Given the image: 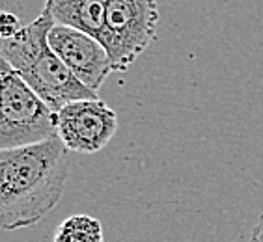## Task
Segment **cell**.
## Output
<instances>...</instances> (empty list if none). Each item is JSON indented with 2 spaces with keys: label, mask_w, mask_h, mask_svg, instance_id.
<instances>
[{
  "label": "cell",
  "mask_w": 263,
  "mask_h": 242,
  "mask_svg": "<svg viewBox=\"0 0 263 242\" xmlns=\"http://www.w3.org/2000/svg\"><path fill=\"white\" fill-rule=\"evenodd\" d=\"M52 242H105L103 224L90 214H73L56 227Z\"/></svg>",
  "instance_id": "8"
},
{
  "label": "cell",
  "mask_w": 263,
  "mask_h": 242,
  "mask_svg": "<svg viewBox=\"0 0 263 242\" xmlns=\"http://www.w3.org/2000/svg\"><path fill=\"white\" fill-rule=\"evenodd\" d=\"M250 242H263V216L258 220V224L254 226L252 237H250Z\"/></svg>",
  "instance_id": "10"
},
{
  "label": "cell",
  "mask_w": 263,
  "mask_h": 242,
  "mask_svg": "<svg viewBox=\"0 0 263 242\" xmlns=\"http://www.w3.org/2000/svg\"><path fill=\"white\" fill-rule=\"evenodd\" d=\"M58 136L56 112L8 62L0 60V149L32 146Z\"/></svg>",
  "instance_id": "3"
},
{
  "label": "cell",
  "mask_w": 263,
  "mask_h": 242,
  "mask_svg": "<svg viewBox=\"0 0 263 242\" xmlns=\"http://www.w3.org/2000/svg\"><path fill=\"white\" fill-rule=\"evenodd\" d=\"M69 149L58 136L0 149V226L32 227L58 205L69 177Z\"/></svg>",
  "instance_id": "1"
},
{
  "label": "cell",
  "mask_w": 263,
  "mask_h": 242,
  "mask_svg": "<svg viewBox=\"0 0 263 242\" xmlns=\"http://www.w3.org/2000/svg\"><path fill=\"white\" fill-rule=\"evenodd\" d=\"M157 0H110L101 43L110 54L112 71H127L157 35Z\"/></svg>",
  "instance_id": "4"
},
{
  "label": "cell",
  "mask_w": 263,
  "mask_h": 242,
  "mask_svg": "<svg viewBox=\"0 0 263 242\" xmlns=\"http://www.w3.org/2000/svg\"><path fill=\"white\" fill-rule=\"evenodd\" d=\"M52 51L86 88L99 91L112 71L110 54L101 41L71 26L54 25L49 34Z\"/></svg>",
  "instance_id": "6"
},
{
  "label": "cell",
  "mask_w": 263,
  "mask_h": 242,
  "mask_svg": "<svg viewBox=\"0 0 263 242\" xmlns=\"http://www.w3.org/2000/svg\"><path fill=\"white\" fill-rule=\"evenodd\" d=\"M110 0H45L56 25L82 30L103 39L105 34L106 8Z\"/></svg>",
  "instance_id": "7"
},
{
  "label": "cell",
  "mask_w": 263,
  "mask_h": 242,
  "mask_svg": "<svg viewBox=\"0 0 263 242\" xmlns=\"http://www.w3.org/2000/svg\"><path fill=\"white\" fill-rule=\"evenodd\" d=\"M21 28H23V26H21L19 17H17L15 13H8V11H4V13L0 15V35H2V39L13 37Z\"/></svg>",
  "instance_id": "9"
},
{
  "label": "cell",
  "mask_w": 263,
  "mask_h": 242,
  "mask_svg": "<svg viewBox=\"0 0 263 242\" xmlns=\"http://www.w3.org/2000/svg\"><path fill=\"white\" fill-rule=\"evenodd\" d=\"M54 25L51 10L43 4L41 13L30 25L23 26L13 37L0 41V54L52 110L58 112L69 103L99 99V95L84 86L52 51L49 34Z\"/></svg>",
  "instance_id": "2"
},
{
  "label": "cell",
  "mask_w": 263,
  "mask_h": 242,
  "mask_svg": "<svg viewBox=\"0 0 263 242\" xmlns=\"http://www.w3.org/2000/svg\"><path fill=\"white\" fill-rule=\"evenodd\" d=\"M58 138L71 153H99L118 131V116L101 99H82L56 112Z\"/></svg>",
  "instance_id": "5"
}]
</instances>
